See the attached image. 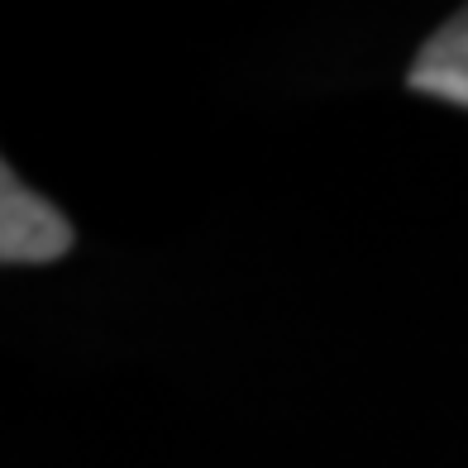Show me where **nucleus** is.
Wrapping results in <instances>:
<instances>
[{"label": "nucleus", "instance_id": "nucleus-1", "mask_svg": "<svg viewBox=\"0 0 468 468\" xmlns=\"http://www.w3.org/2000/svg\"><path fill=\"white\" fill-rule=\"evenodd\" d=\"M72 249V225L62 220V210L29 191L5 167L0 177V263H53Z\"/></svg>", "mask_w": 468, "mask_h": 468}, {"label": "nucleus", "instance_id": "nucleus-2", "mask_svg": "<svg viewBox=\"0 0 468 468\" xmlns=\"http://www.w3.org/2000/svg\"><path fill=\"white\" fill-rule=\"evenodd\" d=\"M407 87L420 96H435V101H450L468 111V5L454 10L444 25L425 38L411 72H407Z\"/></svg>", "mask_w": 468, "mask_h": 468}]
</instances>
